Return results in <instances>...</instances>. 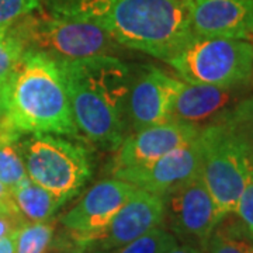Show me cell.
Masks as SVG:
<instances>
[{"instance_id":"cell-1","label":"cell","mask_w":253,"mask_h":253,"mask_svg":"<svg viewBox=\"0 0 253 253\" xmlns=\"http://www.w3.org/2000/svg\"><path fill=\"white\" fill-rule=\"evenodd\" d=\"M191 0H49V11L87 21L118 45L168 61L194 38Z\"/></svg>"},{"instance_id":"cell-2","label":"cell","mask_w":253,"mask_h":253,"mask_svg":"<svg viewBox=\"0 0 253 253\" xmlns=\"http://www.w3.org/2000/svg\"><path fill=\"white\" fill-rule=\"evenodd\" d=\"M78 131L90 142L117 149L126 138V99L134 75L114 55L58 62Z\"/></svg>"},{"instance_id":"cell-3","label":"cell","mask_w":253,"mask_h":253,"mask_svg":"<svg viewBox=\"0 0 253 253\" xmlns=\"http://www.w3.org/2000/svg\"><path fill=\"white\" fill-rule=\"evenodd\" d=\"M0 114L18 138L79 135L62 71L55 59L41 52L26 51L18 59L0 87Z\"/></svg>"},{"instance_id":"cell-4","label":"cell","mask_w":253,"mask_h":253,"mask_svg":"<svg viewBox=\"0 0 253 253\" xmlns=\"http://www.w3.org/2000/svg\"><path fill=\"white\" fill-rule=\"evenodd\" d=\"M24 51L41 52L56 62L113 55L118 45L97 26L52 11L36 10L11 26Z\"/></svg>"},{"instance_id":"cell-5","label":"cell","mask_w":253,"mask_h":253,"mask_svg":"<svg viewBox=\"0 0 253 253\" xmlns=\"http://www.w3.org/2000/svg\"><path fill=\"white\" fill-rule=\"evenodd\" d=\"M30 180L55 194L63 204L89 181L91 165L79 144L54 134H33L18 139Z\"/></svg>"},{"instance_id":"cell-6","label":"cell","mask_w":253,"mask_h":253,"mask_svg":"<svg viewBox=\"0 0 253 253\" xmlns=\"http://www.w3.org/2000/svg\"><path fill=\"white\" fill-rule=\"evenodd\" d=\"M166 62L187 83L248 86L253 76V45L246 40L196 36Z\"/></svg>"},{"instance_id":"cell-7","label":"cell","mask_w":253,"mask_h":253,"mask_svg":"<svg viewBox=\"0 0 253 253\" xmlns=\"http://www.w3.org/2000/svg\"><path fill=\"white\" fill-rule=\"evenodd\" d=\"M200 174L221 217L235 212L239 197L252 172V165L224 124L203 126L199 135Z\"/></svg>"},{"instance_id":"cell-8","label":"cell","mask_w":253,"mask_h":253,"mask_svg":"<svg viewBox=\"0 0 253 253\" xmlns=\"http://www.w3.org/2000/svg\"><path fill=\"white\" fill-rule=\"evenodd\" d=\"M136 190L135 186L116 177L96 183L59 218L66 232L63 244L84 253L91 239L109 225Z\"/></svg>"},{"instance_id":"cell-9","label":"cell","mask_w":253,"mask_h":253,"mask_svg":"<svg viewBox=\"0 0 253 253\" xmlns=\"http://www.w3.org/2000/svg\"><path fill=\"white\" fill-rule=\"evenodd\" d=\"M163 226L184 245L204 251L221 214L201 174L163 196Z\"/></svg>"},{"instance_id":"cell-10","label":"cell","mask_w":253,"mask_h":253,"mask_svg":"<svg viewBox=\"0 0 253 253\" xmlns=\"http://www.w3.org/2000/svg\"><path fill=\"white\" fill-rule=\"evenodd\" d=\"M165 203L162 196L138 189L110 221V224L87 245L84 253L106 252L129 244L163 225Z\"/></svg>"},{"instance_id":"cell-11","label":"cell","mask_w":253,"mask_h":253,"mask_svg":"<svg viewBox=\"0 0 253 253\" xmlns=\"http://www.w3.org/2000/svg\"><path fill=\"white\" fill-rule=\"evenodd\" d=\"M201 128L187 123L166 121L135 131L118 145L113 159V172L152 163L174 149L196 141Z\"/></svg>"},{"instance_id":"cell-12","label":"cell","mask_w":253,"mask_h":253,"mask_svg":"<svg viewBox=\"0 0 253 253\" xmlns=\"http://www.w3.org/2000/svg\"><path fill=\"white\" fill-rule=\"evenodd\" d=\"M199 138L180 146L152 163L126 168L113 172L116 179L124 180L138 189L166 196L200 173Z\"/></svg>"},{"instance_id":"cell-13","label":"cell","mask_w":253,"mask_h":253,"mask_svg":"<svg viewBox=\"0 0 253 253\" xmlns=\"http://www.w3.org/2000/svg\"><path fill=\"white\" fill-rule=\"evenodd\" d=\"M181 81L155 66L132 78L126 99V120L134 132L169 121L173 99Z\"/></svg>"},{"instance_id":"cell-14","label":"cell","mask_w":253,"mask_h":253,"mask_svg":"<svg viewBox=\"0 0 253 253\" xmlns=\"http://www.w3.org/2000/svg\"><path fill=\"white\" fill-rule=\"evenodd\" d=\"M246 86L221 87L181 82L173 99L169 121L187 123L200 128L217 123L244 99Z\"/></svg>"},{"instance_id":"cell-15","label":"cell","mask_w":253,"mask_h":253,"mask_svg":"<svg viewBox=\"0 0 253 253\" xmlns=\"http://www.w3.org/2000/svg\"><path fill=\"white\" fill-rule=\"evenodd\" d=\"M190 17L197 37L253 38V0H191Z\"/></svg>"},{"instance_id":"cell-16","label":"cell","mask_w":253,"mask_h":253,"mask_svg":"<svg viewBox=\"0 0 253 253\" xmlns=\"http://www.w3.org/2000/svg\"><path fill=\"white\" fill-rule=\"evenodd\" d=\"M11 197L26 222L48 221L63 206L55 194L30 179L11 190Z\"/></svg>"},{"instance_id":"cell-17","label":"cell","mask_w":253,"mask_h":253,"mask_svg":"<svg viewBox=\"0 0 253 253\" xmlns=\"http://www.w3.org/2000/svg\"><path fill=\"white\" fill-rule=\"evenodd\" d=\"M203 253H253V235L235 212L219 219Z\"/></svg>"},{"instance_id":"cell-18","label":"cell","mask_w":253,"mask_h":253,"mask_svg":"<svg viewBox=\"0 0 253 253\" xmlns=\"http://www.w3.org/2000/svg\"><path fill=\"white\" fill-rule=\"evenodd\" d=\"M217 123L224 124L239 142L253 169V96L239 100Z\"/></svg>"},{"instance_id":"cell-19","label":"cell","mask_w":253,"mask_h":253,"mask_svg":"<svg viewBox=\"0 0 253 253\" xmlns=\"http://www.w3.org/2000/svg\"><path fill=\"white\" fill-rule=\"evenodd\" d=\"M56 221L26 222L14 235V253H49L55 239Z\"/></svg>"},{"instance_id":"cell-20","label":"cell","mask_w":253,"mask_h":253,"mask_svg":"<svg viewBox=\"0 0 253 253\" xmlns=\"http://www.w3.org/2000/svg\"><path fill=\"white\" fill-rule=\"evenodd\" d=\"M27 179L18 139H0V181L13 190Z\"/></svg>"},{"instance_id":"cell-21","label":"cell","mask_w":253,"mask_h":253,"mask_svg":"<svg viewBox=\"0 0 253 253\" xmlns=\"http://www.w3.org/2000/svg\"><path fill=\"white\" fill-rule=\"evenodd\" d=\"M177 239L169 232L165 226H158L152 231L139 236L138 239L129 244L120 246L106 252L90 253H168L174 245H177Z\"/></svg>"},{"instance_id":"cell-22","label":"cell","mask_w":253,"mask_h":253,"mask_svg":"<svg viewBox=\"0 0 253 253\" xmlns=\"http://www.w3.org/2000/svg\"><path fill=\"white\" fill-rule=\"evenodd\" d=\"M24 52V46L11 28L0 31V87L9 79L10 73Z\"/></svg>"},{"instance_id":"cell-23","label":"cell","mask_w":253,"mask_h":253,"mask_svg":"<svg viewBox=\"0 0 253 253\" xmlns=\"http://www.w3.org/2000/svg\"><path fill=\"white\" fill-rule=\"evenodd\" d=\"M40 9L41 0H0V31Z\"/></svg>"},{"instance_id":"cell-24","label":"cell","mask_w":253,"mask_h":253,"mask_svg":"<svg viewBox=\"0 0 253 253\" xmlns=\"http://www.w3.org/2000/svg\"><path fill=\"white\" fill-rule=\"evenodd\" d=\"M235 214L241 218V221L248 228V231L253 235V169L249 179L246 181L244 191L239 197Z\"/></svg>"},{"instance_id":"cell-25","label":"cell","mask_w":253,"mask_h":253,"mask_svg":"<svg viewBox=\"0 0 253 253\" xmlns=\"http://www.w3.org/2000/svg\"><path fill=\"white\" fill-rule=\"evenodd\" d=\"M24 224L26 221L20 215L17 207L0 210V239L13 238Z\"/></svg>"},{"instance_id":"cell-26","label":"cell","mask_w":253,"mask_h":253,"mask_svg":"<svg viewBox=\"0 0 253 253\" xmlns=\"http://www.w3.org/2000/svg\"><path fill=\"white\" fill-rule=\"evenodd\" d=\"M16 207L13 197H11V190L6 187L1 181H0V210H6V208Z\"/></svg>"},{"instance_id":"cell-27","label":"cell","mask_w":253,"mask_h":253,"mask_svg":"<svg viewBox=\"0 0 253 253\" xmlns=\"http://www.w3.org/2000/svg\"><path fill=\"white\" fill-rule=\"evenodd\" d=\"M0 139H20L10 129V126L6 124V121H4V118L1 117V114H0Z\"/></svg>"},{"instance_id":"cell-28","label":"cell","mask_w":253,"mask_h":253,"mask_svg":"<svg viewBox=\"0 0 253 253\" xmlns=\"http://www.w3.org/2000/svg\"><path fill=\"white\" fill-rule=\"evenodd\" d=\"M168 253H203V251H200L197 248L194 246H190V245H174L172 249L169 251Z\"/></svg>"},{"instance_id":"cell-29","label":"cell","mask_w":253,"mask_h":253,"mask_svg":"<svg viewBox=\"0 0 253 253\" xmlns=\"http://www.w3.org/2000/svg\"><path fill=\"white\" fill-rule=\"evenodd\" d=\"M0 253H14V236L0 239Z\"/></svg>"},{"instance_id":"cell-30","label":"cell","mask_w":253,"mask_h":253,"mask_svg":"<svg viewBox=\"0 0 253 253\" xmlns=\"http://www.w3.org/2000/svg\"><path fill=\"white\" fill-rule=\"evenodd\" d=\"M52 252L49 251V253H79L76 252L72 248H68V246H61V245H54L52 244Z\"/></svg>"},{"instance_id":"cell-31","label":"cell","mask_w":253,"mask_h":253,"mask_svg":"<svg viewBox=\"0 0 253 253\" xmlns=\"http://www.w3.org/2000/svg\"><path fill=\"white\" fill-rule=\"evenodd\" d=\"M252 40H253V38H252ZM252 45H253V44H252Z\"/></svg>"}]
</instances>
